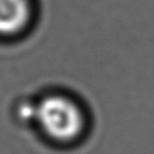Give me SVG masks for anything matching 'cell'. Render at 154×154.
Segmentation results:
<instances>
[{"mask_svg": "<svg viewBox=\"0 0 154 154\" xmlns=\"http://www.w3.org/2000/svg\"><path fill=\"white\" fill-rule=\"evenodd\" d=\"M84 107L66 93L53 91L36 101L35 124L41 134L54 144H73L87 129Z\"/></svg>", "mask_w": 154, "mask_h": 154, "instance_id": "6da1fadb", "label": "cell"}, {"mask_svg": "<svg viewBox=\"0 0 154 154\" xmlns=\"http://www.w3.org/2000/svg\"><path fill=\"white\" fill-rule=\"evenodd\" d=\"M35 18L34 0H0V38L22 36Z\"/></svg>", "mask_w": 154, "mask_h": 154, "instance_id": "7a4b0ae2", "label": "cell"}, {"mask_svg": "<svg viewBox=\"0 0 154 154\" xmlns=\"http://www.w3.org/2000/svg\"><path fill=\"white\" fill-rule=\"evenodd\" d=\"M36 116V101L23 96L14 101L12 106V117L16 123L23 126L35 124Z\"/></svg>", "mask_w": 154, "mask_h": 154, "instance_id": "3957f363", "label": "cell"}]
</instances>
